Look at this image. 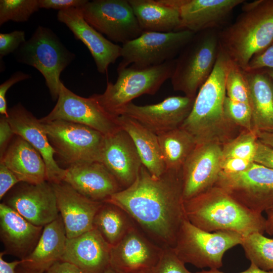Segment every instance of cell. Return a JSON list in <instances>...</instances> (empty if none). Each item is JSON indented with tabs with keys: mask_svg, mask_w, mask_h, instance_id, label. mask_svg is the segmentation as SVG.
Instances as JSON below:
<instances>
[{
	"mask_svg": "<svg viewBox=\"0 0 273 273\" xmlns=\"http://www.w3.org/2000/svg\"><path fill=\"white\" fill-rule=\"evenodd\" d=\"M250 210L262 213L273 208V169L252 163L236 173L220 172L214 185Z\"/></svg>",
	"mask_w": 273,
	"mask_h": 273,
	"instance_id": "8fae6325",
	"label": "cell"
},
{
	"mask_svg": "<svg viewBox=\"0 0 273 273\" xmlns=\"http://www.w3.org/2000/svg\"><path fill=\"white\" fill-rule=\"evenodd\" d=\"M104 202L119 207L163 248H172L187 218L181 169L154 177L142 165L134 181Z\"/></svg>",
	"mask_w": 273,
	"mask_h": 273,
	"instance_id": "6da1fadb",
	"label": "cell"
},
{
	"mask_svg": "<svg viewBox=\"0 0 273 273\" xmlns=\"http://www.w3.org/2000/svg\"><path fill=\"white\" fill-rule=\"evenodd\" d=\"M129 218L119 207L103 202L95 217L94 226L113 246L134 226Z\"/></svg>",
	"mask_w": 273,
	"mask_h": 273,
	"instance_id": "1f68e13d",
	"label": "cell"
},
{
	"mask_svg": "<svg viewBox=\"0 0 273 273\" xmlns=\"http://www.w3.org/2000/svg\"><path fill=\"white\" fill-rule=\"evenodd\" d=\"M218 33L215 29L195 33L180 52L170 78L174 90L196 97L215 65L220 49Z\"/></svg>",
	"mask_w": 273,
	"mask_h": 273,
	"instance_id": "5b68a950",
	"label": "cell"
},
{
	"mask_svg": "<svg viewBox=\"0 0 273 273\" xmlns=\"http://www.w3.org/2000/svg\"><path fill=\"white\" fill-rule=\"evenodd\" d=\"M196 273H224L218 269H209L208 270H203L200 271H198ZM240 273H273V270H263L254 264L251 263L249 267L246 270Z\"/></svg>",
	"mask_w": 273,
	"mask_h": 273,
	"instance_id": "681fc988",
	"label": "cell"
},
{
	"mask_svg": "<svg viewBox=\"0 0 273 273\" xmlns=\"http://www.w3.org/2000/svg\"><path fill=\"white\" fill-rule=\"evenodd\" d=\"M229 62L220 49L212 73L200 88L191 112L180 126L194 137L197 144L214 143L222 146L244 130L231 122L224 113Z\"/></svg>",
	"mask_w": 273,
	"mask_h": 273,
	"instance_id": "7a4b0ae2",
	"label": "cell"
},
{
	"mask_svg": "<svg viewBox=\"0 0 273 273\" xmlns=\"http://www.w3.org/2000/svg\"><path fill=\"white\" fill-rule=\"evenodd\" d=\"M39 9L38 0H1L0 25L9 21L27 22Z\"/></svg>",
	"mask_w": 273,
	"mask_h": 273,
	"instance_id": "e575fe53",
	"label": "cell"
},
{
	"mask_svg": "<svg viewBox=\"0 0 273 273\" xmlns=\"http://www.w3.org/2000/svg\"><path fill=\"white\" fill-rule=\"evenodd\" d=\"M243 239L242 235L233 231H205L186 218L172 249L185 263L191 264L199 268L218 269L223 265L224 253L241 245Z\"/></svg>",
	"mask_w": 273,
	"mask_h": 273,
	"instance_id": "ba28073f",
	"label": "cell"
},
{
	"mask_svg": "<svg viewBox=\"0 0 273 273\" xmlns=\"http://www.w3.org/2000/svg\"><path fill=\"white\" fill-rule=\"evenodd\" d=\"M175 65V59L146 68L130 66L117 69L115 82L108 81L105 92L93 96L106 111L118 117L122 109L134 99L145 94H155L171 78Z\"/></svg>",
	"mask_w": 273,
	"mask_h": 273,
	"instance_id": "8992f818",
	"label": "cell"
},
{
	"mask_svg": "<svg viewBox=\"0 0 273 273\" xmlns=\"http://www.w3.org/2000/svg\"><path fill=\"white\" fill-rule=\"evenodd\" d=\"M104 273H119V272L116 271L110 266H109L104 272Z\"/></svg>",
	"mask_w": 273,
	"mask_h": 273,
	"instance_id": "db71d44e",
	"label": "cell"
},
{
	"mask_svg": "<svg viewBox=\"0 0 273 273\" xmlns=\"http://www.w3.org/2000/svg\"><path fill=\"white\" fill-rule=\"evenodd\" d=\"M195 98L171 96L145 106L131 102L122 109L119 116L135 120L158 135L181 126L191 112Z\"/></svg>",
	"mask_w": 273,
	"mask_h": 273,
	"instance_id": "5bb4252c",
	"label": "cell"
},
{
	"mask_svg": "<svg viewBox=\"0 0 273 273\" xmlns=\"http://www.w3.org/2000/svg\"><path fill=\"white\" fill-rule=\"evenodd\" d=\"M137 273H147V272H137Z\"/></svg>",
	"mask_w": 273,
	"mask_h": 273,
	"instance_id": "9f6ffc18",
	"label": "cell"
},
{
	"mask_svg": "<svg viewBox=\"0 0 273 273\" xmlns=\"http://www.w3.org/2000/svg\"><path fill=\"white\" fill-rule=\"evenodd\" d=\"M225 90L226 96L231 100L250 104L245 71L230 60L226 75Z\"/></svg>",
	"mask_w": 273,
	"mask_h": 273,
	"instance_id": "d590c367",
	"label": "cell"
},
{
	"mask_svg": "<svg viewBox=\"0 0 273 273\" xmlns=\"http://www.w3.org/2000/svg\"><path fill=\"white\" fill-rule=\"evenodd\" d=\"M166 169L180 170L197 145L194 137L179 127L157 135Z\"/></svg>",
	"mask_w": 273,
	"mask_h": 273,
	"instance_id": "4dcf8cb0",
	"label": "cell"
},
{
	"mask_svg": "<svg viewBox=\"0 0 273 273\" xmlns=\"http://www.w3.org/2000/svg\"><path fill=\"white\" fill-rule=\"evenodd\" d=\"M253 162L237 158H222L221 162V171L225 173L240 172L248 169Z\"/></svg>",
	"mask_w": 273,
	"mask_h": 273,
	"instance_id": "7bdbcfd3",
	"label": "cell"
},
{
	"mask_svg": "<svg viewBox=\"0 0 273 273\" xmlns=\"http://www.w3.org/2000/svg\"><path fill=\"white\" fill-rule=\"evenodd\" d=\"M128 1L143 32L179 31V14L171 0Z\"/></svg>",
	"mask_w": 273,
	"mask_h": 273,
	"instance_id": "f1b7e54d",
	"label": "cell"
},
{
	"mask_svg": "<svg viewBox=\"0 0 273 273\" xmlns=\"http://www.w3.org/2000/svg\"><path fill=\"white\" fill-rule=\"evenodd\" d=\"M44 273H85L75 265L66 261H58Z\"/></svg>",
	"mask_w": 273,
	"mask_h": 273,
	"instance_id": "7dc6e473",
	"label": "cell"
},
{
	"mask_svg": "<svg viewBox=\"0 0 273 273\" xmlns=\"http://www.w3.org/2000/svg\"><path fill=\"white\" fill-rule=\"evenodd\" d=\"M14 53L19 63L31 66L41 73L52 99L57 100L62 82L61 73L75 59V54L51 29L41 26Z\"/></svg>",
	"mask_w": 273,
	"mask_h": 273,
	"instance_id": "52a82bcc",
	"label": "cell"
},
{
	"mask_svg": "<svg viewBox=\"0 0 273 273\" xmlns=\"http://www.w3.org/2000/svg\"><path fill=\"white\" fill-rule=\"evenodd\" d=\"M63 181L85 197L104 202L122 190L116 179L101 162H94L69 166Z\"/></svg>",
	"mask_w": 273,
	"mask_h": 273,
	"instance_id": "cb8c5ba5",
	"label": "cell"
},
{
	"mask_svg": "<svg viewBox=\"0 0 273 273\" xmlns=\"http://www.w3.org/2000/svg\"><path fill=\"white\" fill-rule=\"evenodd\" d=\"M87 0H38L40 9H53L58 11L71 8H80L83 6Z\"/></svg>",
	"mask_w": 273,
	"mask_h": 273,
	"instance_id": "60d3db41",
	"label": "cell"
},
{
	"mask_svg": "<svg viewBox=\"0 0 273 273\" xmlns=\"http://www.w3.org/2000/svg\"><path fill=\"white\" fill-rule=\"evenodd\" d=\"M40 122L64 120L87 126L105 135L121 128L118 117L106 111L93 96L80 97L62 82L56 105Z\"/></svg>",
	"mask_w": 273,
	"mask_h": 273,
	"instance_id": "7c38bea8",
	"label": "cell"
},
{
	"mask_svg": "<svg viewBox=\"0 0 273 273\" xmlns=\"http://www.w3.org/2000/svg\"><path fill=\"white\" fill-rule=\"evenodd\" d=\"M271 209H273V208H271Z\"/></svg>",
	"mask_w": 273,
	"mask_h": 273,
	"instance_id": "6f0895ef",
	"label": "cell"
},
{
	"mask_svg": "<svg viewBox=\"0 0 273 273\" xmlns=\"http://www.w3.org/2000/svg\"><path fill=\"white\" fill-rule=\"evenodd\" d=\"M111 246L95 228L67 239L61 261L71 263L85 273H104L110 266Z\"/></svg>",
	"mask_w": 273,
	"mask_h": 273,
	"instance_id": "603a6c76",
	"label": "cell"
},
{
	"mask_svg": "<svg viewBox=\"0 0 273 273\" xmlns=\"http://www.w3.org/2000/svg\"><path fill=\"white\" fill-rule=\"evenodd\" d=\"M57 19L87 48L99 73L107 72L109 65L121 57V47L105 38L90 26L85 20L80 8L59 11Z\"/></svg>",
	"mask_w": 273,
	"mask_h": 273,
	"instance_id": "44dd1931",
	"label": "cell"
},
{
	"mask_svg": "<svg viewBox=\"0 0 273 273\" xmlns=\"http://www.w3.org/2000/svg\"><path fill=\"white\" fill-rule=\"evenodd\" d=\"M253 161L273 169V148L262 144L258 140Z\"/></svg>",
	"mask_w": 273,
	"mask_h": 273,
	"instance_id": "f6af8a7d",
	"label": "cell"
},
{
	"mask_svg": "<svg viewBox=\"0 0 273 273\" xmlns=\"http://www.w3.org/2000/svg\"><path fill=\"white\" fill-rule=\"evenodd\" d=\"M4 252L0 253V273H16L18 265L21 263V260L7 262L3 259Z\"/></svg>",
	"mask_w": 273,
	"mask_h": 273,
	"instance_id": "c3c4849f",
	"label": "cell"
},
{
	"mask_svg": "<svg viewBox=\"0 0 273 273\" xmlns=\"http://www.w3.org/2000/svg\"><path fill=\"white\" fill-rule=\"evenodd\" d=\"M85 20L108 39L122 44L143 32L128 0H94L80 8Z\"/></svg>",
	"mask_w": 273,
	"mask_h": 273,
	"instance_id": "4fadbf2b",
	"label": "cell"
},
{
	"mask_svg": "<svg viewBox=\"0 0 273 273\" xmlns=\"http://www.w3.org/2000/svg\"><path fill=\"white\" fill-rule=\"evenodd\" d=\"M267 214L266 218L265 232L270 235H273V209L265 211Z\"/></svg>",
	"mask_w": 273,
	"mask_h": 273,
	"instance_id": "816d5d0a",
	"label": "cell"
},
{
	"mask_svg": "<svg viewBox=\"0 0 273 273\" xmlns=\"http://www.w3.org/2000/svg\"><path fill=\"white\" fill-rule=\"evenodd\" d=\"M15 135L7 117L1 115L0 118V158H1L8 146L12 137Z\"/></svg>",
	"mask_w": 273,
	"mask_h": 273,
	"instance_id": "bcb514c9",
	"label": "cell"
},
{
	"mask_svg": "<svg viewBox=\"0 0 273 273\" xmlns=\"http://www.w3.org/2000/svg\"><path fill=\"white\" fill-rule=\"evenodd\" d=\"M101 163L122 189L128 188L134 181L143 165L133 141L121 128L105 135Z\"/></svg>",
	"mask_w": 273,
	"mask_h": 273,
	"instance_id": "ffe728a7",
	"label": "cell"
},
{
	"mask_svg": "<svg viewBox=\"0 0 273 273\" xmlns=\"http://www.w3.org/2000/svg\"><path fill=\"white\" fill-rule=\"evenodd\" d=\"M26 41L25 32L23 30L0 33V58L2 59L14 53Z\"/></svg>",
	"mask_w": 273,
	"mask_h": 273,
	"instance_id": "f35d334b",
	"label": "cell"
},
{
	"mask_svg": "<svg viewBox=\"0 0 273 273\" xmlns=\"http://www.w3.org/2000/svg\"><path fill=\"white\" fill-rule=\"evenodd\" d=\"M44 272L39 270L33 269L26 267L20 264L16 270V273H44Z\"/></svg>",
	"mask_w": 273,
	"mask_h": 273,
	"instance_id": "f5cc1de1",
	"label": "cell"
},
{
	"mask_svg": "<svg viewBox=\"0 0 273 273\" xmlns=\"http://www.w3.org/2000/svg\"><path fill=\"white\" fill-rule=\"evenodd\" d=\"M254 130L273 131V81L265 68L245 70Z\"/></svg>",
	"mask_w": 273,
	"mask_h": 273,
	"instance_id": "4316f807",
	"label": "cell"
},
{
	"mask_svg": "<svg viewBox=\"0 0 273 273\" xmlns=\"http://www.w3.org/2000/svg\"><path fill=\"white\" fill-rule=\"evenodd\" d=\"M122 129L130 136L143 165L151 175L157 178L166 170L159 147L157 135L135 120L125 115L118 116Z\"/></svg>",
	"mask_w": 273,
	"mask_h": 273,
	"instance_id": "f546056e",
	"label": "cell"
},
{
	"mask_svg": "<svg viewBox=\"0 0 273 273\" xmlns=\"http://www.w3.org/2000/svg\"><path fill=\"white\" fill-rule=\"evenodd\" d=\"M134 225L111 246L110 266L119 273L147 272L159 260L163 250Z\"/></svg>",
	"mask_w": 273,
	"mask_h": 273,
	"instance_id": "2e32d148",
	"label": "cell"
},
{
	"mask_svg": "<svg viewBox=\"0 0 273 273\" xmlns=\"http://www.w3.org/2000/svg\"><path fill=\"white\" fill-rule=\"evenodd\" d=\"M223 111L225 117L242 130L254 131L249 104L233 101L226 96L223 102Z\"/></svg>",
	"mask_w": 273,
	"mask_h": 273,
	"instance_id": "8d00e7d4",
	"label": "cell"
},
{
	"mask_svg": "<svg viewBox=\"0 0 273 273\" xmlns=\"http://www.w3.org/2000/svg\"><path fill=\"white\" fill-rule=\"evenodd\" d=\"M67 237L64 224L59 217L46 225L33 251L21 260V265L45 271L56 262L61 260L64 254Z\"/></svg>",
	"mask_w": 273,
	"mask_h": 273,
	"instance_id": "83f0119b",
	"label": "cell"
},
{
	"mask_svg": "<svg viewBox=\"0 0 273 273\" xmlns=\"http://www.w3.org/2000/svg\"><path fill=\"white\" fill-rule=\"evenodd\" d=\"M20 182L16 175L2 162H0V199L16 184Z\"/></svg>",
	"mask_w": 273,
	"mask_h": 273,
	"instance_id": "ee69618b",
	"label": "cell"
},
{
	"mask_svg": "<svg viewBox=\"0 0 273 273\" xmlns=\"http://www.w3.org/2000/svg\"><path fill=\"white\" fill-rule=\"evenodd\" d=\"M257 141V132L243 130L221 146L222 158H237L253 161Z\"/></svg>",
	"mask_w": 273,
	"mask_h": 273,
	"instance_id": "836d02e7",
	"label": "cell"
},
{
	"mask_svg": "<svg viewBox=\"0 0 273 273\" xmlns=\"http://www.w3.org/2000/svg\"><path fill=\"white\" fill-rule=\"evenodd\" d=\"M241 245L251 263L263 270H273V239L253 233L243 237Z\"/></svg>",
	"mask_w": 273,
	"mask_h": 273,
	"instance_id": "d6a6232c",
	"label": "cell"
},
{
	"mask_svg": "<svg viewBox=\"0 0 273 273\" xmlns=\"http://www.w3.org/2000/svg\"><path fill=\"white\" fill-rule=\"evenodd\" d=\"M222 159L220 145L197 144L181 169L184 201L214 186L221 172Z\"/></svg>",
	"mask_w": 273,
	"mask_h": 273,
	"instance_id": "9a60e30c",
	"label": "cell"
},
{
	"mask_svg": "<svg viewBox=\"0 0 273 273\" xmlns=\"http://www.w3.org/2000/svg\"><path fill=\"white\" fill-rule=\"evenodd\" d=\"M31 223L44 227L60 214L53 186L47 180L26 183L16 190L4 203Z\"/></svg>",
	"mask_w": 273,
	"mask_h": 273,
	"instance_id": "ac0fdd59",
	"label": "cell"
},
{
	"mask_svg": "<svg viewBox=\"0 0 273 273\" xmlns=\"http://www.w3.org/2000/svg\"><path fill=\"white\" fill-rule=\"evenodd\" d=\"M7 117L16 135L32 145L41 155L46 166L47 180L51 184L63 181L66 169L60 167L54 158L56 152L50 143L41 122L21 104L8 110Z\"/></svg>",
	"mask_w": 273,
	"mask_h": 273,
	"instance_id": "d6986e66",
	"label": "cell"
},
{
	"mask_svg": "<svg viewBox=\"0 0 273 273\" xmlns=\"http://www.w3.org/2000/svg\"><path fill=\"white\" fill-rule=\"evenodd\" d=\"M179 14V31L197 33L207 30H220L234 9L244 0H171Z\"/></svg>",
	"mask_w": 273,
	"mask_h": 273,
	"instance_id": "e0dca14e",
	"label": "cell"
},
{
	"mask_svg": "<svg viewBox=\"0 0 273 273\" xmlns=\"http://www.w3.org/2000/svg\"><path fill=\"white\" fill-rule=\"evenodd\" d=\"M265 69L266 70V71L267 72L269 76L271 77L273 81V69L272 68H265Z\"/></svg>",
	"mask_w": 273,
	"mask_h": 273,
	"instance_id": "11a10c76",
	"label": "cell"
},
{
	"mask_svg": "<svg viewBox=\"0 0 273 273\" xmlns=\"http://www.w3.org/2000/svg\"><path fill=\"white\" fill-rule=\"evenodd\" d=\"M52 184L67 238L77 237L93 229L95 217L103 202L85 197L63 181Z\"/></svg>",
	"mask_w": 273,
	"mask_h": 273,
	"instance_id": "7402d4cb",
	"label": "cell"
},
{
	"mask_svg": "<svg viewBox=\"0 0 273 273\" xmlns=\"http://www.w3.org/2000/svg\"><path fill=\"white\" fill-rule=\"evenodd\" d=\"M43 227L35 225L5 204H0V236L5 254L12 255L22 260L36 245Z\"/></svg>",
	"mask_w": 273,
	"mask_h": 273,
	"instance_id": "d4e9b609",
	"label": "cell"
},
{
	"mask_svg": "<svg viewBox=\"0 0 273 273\" xmlns=\"http://www.w3.org/2000/svg\"><path fill=\"white\" fill-rule=\"evenodd\" d=\"M195 33L189 30L162 33L143 32L121 47L122 60L117 69L132 66L146 68L175 59Z\"/></svg>",
	"mask_w": 273,
	"mask_h": 273,
	"instance_id": "30bf717a",
	"label": "cell"
},
{
	"mask_svg": "<svg viewBox=\"0 0 273 273\" xmlns=\"http://www.w3.org/2000/svg\"><path fill=\"white\" fill-rule=\"evenodd\" d=\"M30 74L22 71H17L0 85V113L2 115L8 117V110L6 100V93L9 89L14 84L26 79L31 78Z\"/></svg>",
	"mask_w": 273,
	"mask_h": 273,
	"instance_id": "ab89813d",
	"label": "cell"
},
{
	"mask_svg": "<svg viewBox=\"0 0 273 273\" xmlns=\"http://www.w3.org/2000/svg\"><path fill=\"white\" fill-rule=\"evenodd\" d=\"M147 273H193L171 247L164 248L157 263Z\"/></svg>",
	"mask_w": 273,
	"mask_h": 273,
	"instance_id": "74e56055",
	"label": "cell"
},
{
	"mask_svg": "<svg viewBox=\"0 0 273 273\" xmlns=\"http://www.w3.org/2000/svg\"><path fill=\"white\" fill-rule=\"evenodd\" d=\"M184 208L188 220L208 232L233 231L245 237L265 231L266 218L262 213L246 208L215 186L185 201Z\"/></svg>",
	"mask_w": 273,
	"mask_h": 273,
	"instance_id": "3957f363",
	"label": "cell"
},
{
	"mask_svg": "<svg viewBox=\"0 0 273 273\" xmlns=\"http://www.w3.org/2000/svg\"><path fill=\"white\" fill-rule=\"evenodd\" d=\"M257 135L261 143L273 148V131H258Z\"/></svg>",
	"mask_w": 273,
	"mask_h": 273,
	"instance_id": "f907efd6",
	"label": "cell"
},
{
	"mask_svg": "<svg viewBox=\"0 0 273 273\" xmlns=\"http://www.w3.org/2000/svg\"><path fill=\"white\" fill-rule=\"evenodd\" d=\"M41 123L56 154L69 166L101 162L105 135L100 132L64 120Z\"/></svg>",
	"mask_w": 273,
	"mask_h": 273,
	"instance_id": "9c48e42d",
	"label": "cell"
},
{
	"mask_svg": "<svg viewBox=\"0 0 273 273\" xmlns=\"http://www.w3.org/2000/svg\"><path fill=\"white\" fill-rule=\"evenodd\" d=\"M220 49L243 70L273 43V0L244 2L235 22L219 30Z\"/></svg>",
	"mask_w": 273,
	"mask_h": 273,
	"instance_id": "277c9868",
	"label": "cell"
},
{
	"mask_svg": "<svg viewBox=\"0 0 273 273\" xmlns=\"http://www.w3.org/2000/svg\"><path fill=\"white\" fill-rule=\"evenodd\" d=\"M0 160L20 181L37 184L47 180L46 166L42 156L20 136L16 135L10 143Z\"/></svg>",
	"mask_w": 273,
	"mask_h": 273,
	"instance_id": "484cf974",
	"label": "cell"
},
{
	"mask_svg": "<svg viewBox=\"0 0 273 273\" xmlns=\"http://www.w3.org/2000/svg\"><path fill=\"white\" fill-rule=\"evenodd\" d=\"M260 68L273 69V43L263 52L254 56L245 70Z\"/></svg>",
	"mask_w": 273,
	"mask_h": 273,
	"instance_id": "b9f144b4",
	"label": "cell"
}]
</instances>
